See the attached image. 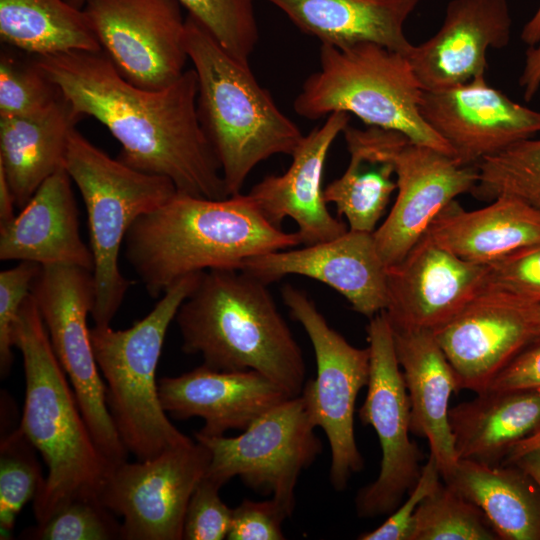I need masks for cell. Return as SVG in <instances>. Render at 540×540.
<instances>
[{
	"mask_svg": "<svg viewBox=\"0 0 540 540\" xmlns=\"http://www.w3.org/2000/svg\"><path fill=\"white\" fill-rule=\"evenodd\" d=\"M527 299L530 303V308H531L534 324L537 328L538 333L540 334V298L539 299L527 298Z\"/></svg>",
	"mask_w": 540,
	"mask_h": 540,
	"instance_id": "49",
	"label": "cell"
},
{
	"mask_svg": "<svg viewBox=\"0 0 540 540\" xmlns=\"http://www.w3.org/2000/svg\"><path fill=\"white\" fill-rule=\"evenodd\" d=\"M216 41L242 62L258 42L254 0H178Z\"/></svg>",
	"mask_w": 540,
	"mask_h": 540,
	"instance_id": "36",
	"label": "cell"
},
{
	"mask_svg": "<svg viewBox=\"0 0 540 540\" xmlns=\"http://www.w3.org/2000/svg\"><path fill=\"white\" fill-rule=\"evenodd\" d=\"M290 515L273 498L244 499L233 509L229 540H283L282 523Z\"/></svg>",
	"mask_w": 540,
	"mask_h": 540,
	"instance_id": "42",
	"label": "cell"
},
{
	"mask_svg": "<svg viewBox=\"0 0 540 540\" xmlns=\"http://www.w3.org/2000/svg\"><path fill=\"white\" fill-rule=\"evenodd\" d=\"M486 267L462 260L426 234L398 263L387 267L384 312L395 330L434 332L485 285Z\"/></svg>",
	"mask_w": 540,
	"mask_h": 540,
	"instance_id": "18",
	"label": "cell"
},
{
	"mask_svg": "<svg viewBox=\"0 0 540 540\" xmlns=\"http://www.w3.org/2000/svg\"><path fill=\"white\" fill-rule=\"evenodd\" d=\"M22 538L33 540L122 539V523L98 497L76 498L47 520L26 529Z\"/></svg>",
	"mask_w": 540,
	"mask_h": 540,
	"instance_id": "37",
	"label": "cell"
},
{
	"mask_svg": "<svg viewBox=\"0 0 540 540\" xmlns=\"http://www.w3.org/2000/svg\"><path fill=\"white\" fill-rule=\"evenodd\" d=\"M31 295L93 439L114 468L127 461L129 452L107 407L105 383L87 325L95 299L93 273L71 265L41 266L32 284Z\"/></svg>",
	"mask_w": 540,
	"mask_h": 540,
	"instance_id": "9",
	"label": "cell"
},
{
	"mask_svg": "<svg viewBox=\"0 0 540 540\" xmlns=\"http://www.w3.org/2000/svg\"><path fill=\"white\" fill-rule=\"evenodd\" d=\"M474 503L501 540H540V488L514 464L459 459L443 479Z\"/></svg>",
	"mask_w": 540,
	"mask_h": 540,
	"instance_id": "29",
	"label": "cell"
},
{
	"mask_svg": "<svg viewBox=\"0 0 540 540\" xmlns=\"http://www.w3.org/2000/svg\"><path fill=\"white\" fill-rule=\"evenodd\" d=\"M0 39L31 56L102 50L83 8L67 0H0Z\"/></svg>",
	"mask_w": 540,
	"mask_h": 540,
	"instance_id": "31",
	"label": "cell"
},
{
	"mask_svg": "<svg viewBox=\"0 0 540 540\" xmlns=\"http://www.w3.org/2000/svg\"><path fill=\"white\" fill-rule=\"evenodd\" d=\"M210 461L208 448L193 440L153 458L115 466L99 499L123 518L122 539H183L190 498Z\"/></svg>",
	"mask_w": 540,
	"mask_h": 540,
	"instance_id": "13",
	"label": "cell"
},
{
	"mask_svg": "<svg viewBox=\"0 0 540 540\" xmlns=\"http://www.w3.org/2000/svg\"><path fill=\"white\" fill-rule=\"evenodd\" d=\"M158 391L167 414L176 419H203L198 432L206 436H221L231 429L243 431L292 398L255 370L223 371L204 364L178 376L160 378Z\"/></svg>",
	"mask_w": 540,
	"mask_h": 540,
	"instance_id": "22",
	"label": "cell"
},
{
	"mask_svg": "<svg viewBox=\"0 0 540 540\" xmlns=\"http://www.w3.org/2000/svg\"><path fill=\"white\" fill-rule=\"evenodd\" d=\"M64 167L85 204L93 254L95 325H110L131 285L119 267L120 250L134 222L176 193L167 177L146 173L114 159L75 128L69 134Z\"/></svg>",
	"mask_w": 540,
	"mask_h": 540,
	"instance_id": "8",
	"label": "cell"
},
{
	"mask_svg": "<svg viewBox=\"0 0 540 540\" xmlns=\"http://www.w3.org/2000/svg\"><path fill=\"white\" fill-rule=\"evenodd\" d=\"M315 428L300 394L264 413L238 436L195 432L194 437L211 453L206 477L223 486L238 476L248 488L270 494L291 516L299 476L322 452Z\"/></svg>",
	"mask_w": 540,
	"mask_h": 540,
	"instance_id": "11",
	"label": "cell"
},
{
	"mask_svg": "<svg viewBox=\"0 0 540 540\" xmlns=\"http://www.w3.org/2000/svg\"><path fill=\"white\" fill-rule=\"evenodd\" d=\"M521 39L529 47L540 42V3L533 16L524 25Z\"/></svg>",
	"mask_w": 540,
	"mask_h": 540,
	"instance_id": "48",
	"label": "cell"
},
{
	"mask_svg": "<svg viewBox=\"0 0 540 540\" xmlns=\"http://www.w3.org/2000/svg\"><path fill=\"white\" fill-rule=\"evenodd\" d=\"M78 120L63 96L35 114L0 116V170L17 207L23 208L64 166L68 137Z\"/></svg>",
	"mask_w": 540,
	"mask_h": 540,
	"instance_id": "27",
	"label": "cell"
},
{
	"mask_svg": "<svg viewBox=\"0 0 540 540\" xmlns=\"http://www.w3.org/2000/svg\"><path fill=\"white\" fill-rule=\"evenodd\" d=\"M519 86L526 101H531L540 88V42L530 46L525 53Z\"/></svg>",
	"mask_w": 540,
	"mask_h": 540,
	"instance_id": "44",
	"label": "cell"
},
{
	"mask_svg": "<svg viewBox=\"0 0 540 540\" xmlns=\"http://www.w3.org/2000/svg\"><path fill=\"white\" fill-rule=\"evenodd\" d=\"M38 450L18 427L0 442V538L11 539L16 518L41 491L45 477Z\"/></svg>",
	"mask_w": 540,
	"mask_h": 540,
	"instance_id": "34",
	"label": "cell"
},
{
	"mask_svg": "<svg viewBox=\"0 0 540 540\" xmlns=\"http://www.w3.org/2000/svg\"><path fill=\"white\" fill-rule=\"evenodd\" d=\"M540 448V429L531 436L516 442L510 449L503 464H509L524 453Z\"/></svg>",
	"mask_w": 540,
	"mask_h": 540,
	"instance_id": "47",
	"label": "cell"
},
{
	"mask_svg": "<svg viewBox=\"0 0 540 540\" xmlns=\"http://www.w3.org/2000/svg\"><path fill=\"white\" fill-rule=\"evenodd\" d=\"M435 457L430 454L422 466L421 475L408 493L407 500L400 504L389 517L372 531L358 536L360 540H410L414 515L420 503L442 482Z\"/></svg>",
	"mask_w": 540,
	"mask_h": 540,
	"instance_id": "41",
	"label": "cell"
},
{
	"mask_svg": "<svg viewBox=\"0 0 540 540\" xmlns=\"http://www.w3.org/2000/svg\"><path fill=\"white\" fill-rule=\"evenodd\" d=\"M448 415L458 460L503 464L516 442L540 429V390L484 391Z\"/></svg>",
	"mask_w": 540,
	"mask_h": 540,
	"instance_id": "28",
	"label": "cell"
},
{
	"mask_svg": "<svg viewBox=\"0 0 540 540\" xmlns=\"http://www.w3.org/2000/svg\"><path fill=\"white\" fill-rule=\"evenodd\" d=\"M423 91L405 54L372 42L321 44L320 69L305 80L293 107L310 120L346 112L455 158L422 117Z\"/></svg>",
	"mask_w": 540,
	"mask_h": 540,
	"instance_id": "7",
	"label": "cell"
},
{
	"mask_svg": "<svg viewBox=\"0 0 540 540\" xmlns=\"http://www.w3.org/2000/svg\"><path fill=\"white\" fill-rule=\"evenodd\" d=\"M343 134L350 160L344 173L324 188V199L335 204L348 229L373 233L397 189L394 168L380 149L375 127L348 125Z\"/></svg>",
	"mask_w": 540,
	"mask_h": 540,
	"instance_id": "30",
	"label": "cell"
},
{
	"mask_svg": "<svg viewBox=\"0 0 540 540\" xmlns=\"http://www.w3.org/2000/svg\"><path fill=\"white\" fill-rule=\"evenodd\" d=\"M33 57L77 119L91 116L107 127L121 144L120 161L167 177L180 193L229 196L199 120L193 68L163 89L147 90L124 79L102 50Z\"/></svg>",
	"mask_w": 540,
	"mask_h": 540,
	"instance_id": "1",
	"label": "cell"
},
{
	"mask_svg": "<svg viewBox=\"0 0 540 540\" xmlns=\"http://www.w3.org/2000/svg\"><path fill=\"white\" fill-rule=\"evenodd\" d=\"M178 0H86L102 51L131 84L160 90L186 71V17Z\"/></svg>",
	"mask_w": 540,
	"mask_h": 540,
	"instance_id": "15",
	"label": "cell"
},
{
	"mask_svg": "<svg viewBox=\"0 0 540 540\" xmlns=\"http://www.w3.org/2000/svg\"><path fill=\"white\" fill-rule=\"evenodd\" d=\"M269 285L287 275L318 280L372 318L387 306V267L373 233L348 229L341 236L299 249L277 250L245 260L240 268Z\"/></svg>",
	"mask_w": 540,
	"mask_h": 540,
	"instance_id": "19",
	"label": "cell"
},
{
	"mask_svg": "<svg viewBox=\"0 0 540 540\" xmlns=\"http://www.w3.org/2000/svg\"><path fill=\"white\" fill-rule=\"evenodd\" d=\"M69 3L73 4L76 7L83 8L86 0H67Z\"/></svg>",
	"mask_w": 540,
	"mask_h": 540,
	"instance_id": "50",
	"label": "cell"
},
{
	"mask_svg": "<svg viewBox=\"0 0 540 540\" xmlns=\"http://www.w3.org/2000/svg\"><path fill=\"white\" fill-rule=\"evenodd\" d=\"M532 390H540V338L520 351L492 379L484 391L516 392Z\"/></svg>",
	"mask_w": 540,
	"mask_h": 540,
	"instance_id": "43",
	"label": "cell"
},
{
	"mask_svg": "<svg viewBox=\"0 0 540 540\" xmlns=\"http://www.w3.org/2000/svg\"><path fill=\"white\" fill-rule=\"evenodd\" d=\"M13 342L22 354L25 374L19 428L48 468L33 500L40 523L76 498H99L113 467L93 439L31 293L15 323Z\"/></svg>",
	"mask_w": 540,
	"mask_h": 540,
	"instance_id": "4",
	"label": "cell"
},
{
	"mask_svg": "<svg viewBox=\"0 0 540 540\" xmlns=\"http://www.w3.org/2000/svg\"><path fill=\"white\" fill-rule=\"evenodd\" d=\"M4 46L0 53V116L35 114L62 97L33 56Z\"/></svg>",
	"mask_w": 540,
	"mask_h": 540,
	"instance_id": "35",
	"label": "cell"
},
{
	"mask_svg": "<svg viewBox=\"0 0 540 540\" xmlns=\"http://www.w3.org/2000/svg\"><path fill=\"white\" fill-rule=\"evenodd\" d=\"M201 273L177 280L144 318L127 329L115 330L110 325L90 328L108 410L121 441L137 460L193 441L167 417L159 398L156 370L169 325Z\"/></svg>",
	"mask_w": 540,
	"mask_h": 540,
	"instance_id": "6",
	"label": "cell"
},
{
	"mask_svg": "<svg viewBox=\"0 0 540 540\" xmlns=\"http://www.w3.org/2000/svg\"><path fill=\"white\" fill-rule=\"evenodd\" d=\"M434 336L460 389L483 392L526 346L540 338L527 298L484 287Z\"/></svg>",
	"mask_w": 540,
	"mask_h": 540,
	"instance_id": "16",
	"label": "cell"
},
{
	"mask_svg": "<svg viewBox=\"0 0 540 540\" xmlns=\"http://www.w3.org/2000/svg\"><path fill=\"white\" fill-rule=\"evenodd\" d=\"M298 245V233L272 224L248 194L213 199L177 191L134 222L123 248L148 295L157 298L187 275L240 270L248 258Z\"/></svg>",
	"mask_w": 540,
	"mask_h": 540,
	"instance_id": "2",
	"label": "cell"
},
{
	"mask_svg": "<svg viewBox=\"0 0 540 540\" xmlns=\"http://www.w3.org/2000/svg\"><path fill=\"white\" fill-rule=\"evenodd\" d=\"M349 121L346 112L328 115L321 126L303 136L286 172L266 176L248 193L272 224L281 227L284 218L293 219L303 246L335 239L348 230L327 208L322 176L329 149Z\"/></svg>",
	"mask_w": 540,
	"mask_h": 540,
	"instance_id": "21",
	"label": "cell"
},
{
	"mask_svg": "<svg viewBox=\"0 0 540 540\" xmlns=\"http://www.w3.org/2000/svg\"><path fill=\"white\" fill-rule=\"evenodd\" d=\"M478 199L514 196L540 212V138L519 141L477 163Z\"/></svg>",
	"mask_w": 540,
	"mask_h": 540,
	"instance_id": "33",
	"label": "cell"
},
{
	"mask_svg": "<svg viewBox=\"0 0 540 540\" xmlns=\"http://www.w3.org/2000/svg\"><path fill=\"white\" fill-rule=\"evenodd\" d=\"M16 206L10 185L0 170V228L7 226L15 218L14 207Z\"/></svg>",
	"mask_w": 540,
	"mask_h": 540,
	"instance_id": "45",
	"label": "cell"
},
{
	"mask_svg": "<svg viewBox=\"0 0 540 540\" xmlns=\"http://www.w3.org/2000/svg\"><path fill=\"white\" fill-rule=\"evenodd\" d=\"M65 167L48 177L11 223L0 228V259L93 270L80 235L79 211Z\"/></svg>",
	"mask_w": 540,
	"mask_h": 540,
	"instance_id": "23",
	"label": "cell"
},
{
	"mask_svg": "<svg viewBox=\"0 0 540 540\" xmlns=\"http://www.w3.org/2000/svg\"><path fill=\"white\" fill-rule=\"evenodd\" d=\"M425 234L462 260L487 265L540 242V212L510 195H500L489 205L472 211L453 200Z\"/></svg>",
	"mask_w": 540,
	"mask_h": 540,
	"instance_id": "25",
	"label": "cell"
},
{
	"mask_svg": "<svg viewBox=\"0 0 540 540\" xmlns=\"http://www.w3.org/2000/svg\"><path fill=\"white\" fill-rule=\"evenodd\" d=\"M485 267L486 286L526 298H540V242L514 250Z\"/></svg>",
	"mask_w": 540,
	"mask_h": 540,
	"instance_id": "40",
	"label": "cell"
},
{
	"mask_svg": "<svg viewBox=\"0 0 540 540\" xmlns=\"http://www.w3.org/2000/svg\"><path fill=\"white\" fill-rule=\"evenodd\" d=\"M509 464H514L521 468L540 488V448L524 453Z\"/></svg>",
	"mask_w": 540,
	"mask_h": 540,
	"instance_id": "46",
	"label": "cell"
},
{
	"mask_svg": "<svg viewBox=\"0 0 540 540\" xmlns=\"http://www.w3.org/2000/svg\"><path fill=\"white\" fill-rule=\"evenodd\" d=\"M375 129L380 149L393 165L397 184L394 204L373 232L378 253L390 267L407 255L450 202L473 191L479 175L476 165H463L402 133Z\"/></svg>",
	"mask_w": 540,
	"mask_h": 540,
	"instance_id": "14",
	"label": "cell"
},
{
	"mask_svg": "<svg viewBox=\"0 0 540 540\" xmlns=\"http://www.w3.org/2000/svg\"><path fill=\"white\" fill-rule=\"evenodd\" d=\"M182 350L217 370H255L299 396L305 384L302 350L268 285L238 269H214L178 309Z\"/></svg>",
	"mask_w": 540,
	"mask_h": 540,
	"instance_id": "3",
	"label": "cell"
},
{
	"mask_svg": "<svg viewBox=\"0 0 540 540\" xmlns=\"http://www.w3.org/2000/svg\"><path fill=\"white\" fill-rule=\"evenodd\" d=\"M393 337L410 401L411 433L427 439L444 479L458 462L448 415L451 394L461 390L457 375L432 331L393 329Z\"/></svg>",
	"mask_w": 540,
	"mask_h": 540,
	"instance_id": "24",
	"label": "cell"
},
{
	"mask_svg": "<svg viewBox=\"0 0 540 540\" xmlns=\"http://www.w3.org/2000/svg\"><path fill=\"white\" fill-rule=\"evenodd\" d=\"M366 331L370 375L358 414L378 436L381 463L376 480L356 495L355 506L358 516L371 518L390 514L401 504L421 475L422 454L409 437L410 401L386 313L370 318Z\"/></svg>",
	"mask_w": 540,
	"mask_h": 540,
	"instance_id": "12",
	"label": "cell"
},
{
	"mask_svg": "<svg viewBox=\"0 0 540 540\" xmlns=\"http://www.w3.org/2000/svg\"><path fill=\"white\" fill-rule=\"evenodd\" d=\"M485 514L445 482L417 508L410 540H498Z\"/></svg>",
	"mask_w": 540,
	"mask_h": 540,
	"instance_id": "32",
	"label": "cell"
},
{
	"mask_svg": "<svg viewBox=\"0 0 540 540\" xmlns=\"http://www.w3.org/2000/svg\"><path fill=\"white\" fill-rule=\"evenodd\" d=\"M186 47L195 71L202 129L219 162L228 195L241 193L262 161L292 155L303 138L276 105L248 62L228 53L193 16H186Z\"/></svg>",
	"mask_w": 540,
	"mask_h": 540,
	"instance_id": "5",
	"label": "cell"
},
{
	"mask_svg": "<svg viewBox=\"0 0 540 540\" xmlns=\"http://www.w3.org/2000/svg\"><path fill=\"white\" fill-rule=\"evenodd\" d=\"M281 297L313 346L317 374L304 384L303 396L316 427L326 434L331 451L329 478L337 491L364 467L354 435L355 403L370 375V350L351 345L333 329L313 300L286 284Z\"/></svg>",
	"mask_w": 540,
	"mask_h": 540,
	"instance_id": "10",
	"label": "cell"
},
{
	"mask_svg": "<svg viewBox=\"0 0 540 540\" xmlns=\"http://www.w3.org/2000/svg\"><path fill=\"white\" fill-rule=\"evenodd\" d=\"M41 265L20 261L0 272V373L6 377L13 363L14 326L21 307L31 293Z\"/></svg>",
	"mask_w": 540,
	"mask_h": 540,
	"instance_id": "38",
	"label": "cell"
},
{
	"mask_svg": "<svg viewBox=\"0 0 540 540\" xmlns=\"http://www.w3.org/2000/svg\"><path fill=\"white\" fill-rule=\"evenodd\" d=\"M302 32L336 47L372 42L408 55L404 25L420 0H266Z\"/></svg>",
	"mask_w": 540,
	"mask_h": 540,
	"instance_id": "26",
	"label": "cell"
},
{
	"mask_svg": "<svg viewBox=\"0 0 540 540\" xmlns=\"http://www.w3.org/2000/svg\"><path fill=\"white\" fill-rule=\"evenodd\" d=\"M420 111L463 165H477L540 132V111L513 101L489 85L485 77L441 90H424Z\"/></svg>",
	"mask_w": 540,
	"mask_h": 540,
	"instance_id": "17",
	"label": "cell"
},
{
	"mask_svg": "<svg viewBox=\"0 0 540 540\" xmlns=\"http://www.w3.org/2000/svg\"><path fill=\"white\" fill-rule=\"evenodd\" d=\"M221 487L206 476L199 482L186 510L183 539H227L233 509L222 501L219 495Z\"/></svg>",
	"mask_w": 540,
	"mask_h": 540,
	"instance_id": "39",
	"label": "cell"
},
{
	"mask_svg": "<svg viewBox=\"0 0 540 540\" xmlns=\"http://www.w3.org/2000/svg\"><path fill=\"white\" fill-rule=\"evenodd\" d=\"M507 0H450L443 23L407 55L424 90H441L485 77L487 52L511 39Z\"/></svg>",
	"mask_w": 540,
	"mask_h": 540,
	"instance_id": "20",
	"label": "cell"
}]
</instances>
